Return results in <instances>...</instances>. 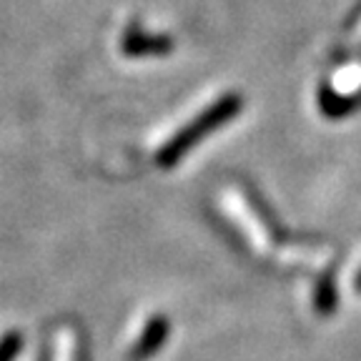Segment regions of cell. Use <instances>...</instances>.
Instances as JSON below:
<instances>
[{
	"instance_id": "cell-3",
	"label": "cell",
	"mask_w": 361,
	"mask_h": 361,
	"mask_svg": "<svg viewBox=\"0 0 361 361\" xmlns=\"http://www.w3.org/2000/svg\"><path fill=\"white\" fill-rule=\"evenodd\" d=\"M166 334H169V319L166 316H153L151 324L146 326L143 336L138 338V344L133 349V359H141V356H148L164 344Z\"/></svg>"
},
{
	"instance_id": "cell-4",
	"label": "cell",
	"mask_w": 361,
	"mask_h": 361,
	"mask_svg": "<svg viewBox=\"0 0 361 361\" xmlns=\"http://www.w3.org/2000/svg\"><path fill=\"white\" fill-rule=\"evenodd\" d=\"M356 288L361 291V271H359V276H356Z\"/></svg>"
},
{
	"instance_id": "cell-2",
	"label": "cell",
	"mask_w": 361,
	"mask_h": 361,
	"mask_svg": "<svg viewBox=\"0 0 361 361\" xmlns=\"http://www.w3.org/2000/svg\"><path fill=\"white\" fill-rule=\"evenodd\" d=\"M173 51V40L171 35H156V33H146L141 28H130L123 35V53L130 58L138 56H166V53Z\"/></svg>"
},
{
	"instance_id": "cell-1",
	"label": "cell",
	"mask_w": 361,
	"mask_h": 361,
	"mask_svg": "<svg viewBox=\"0 0 361 361\" xmlns=\"http://www.w3.org/2000/svg\"><path fill=\"white\" fill-rule=\"evenodd\" d=\"M241 108H243V98L236 96V93H226V96L216 98L206 111L198 113L191 123L183 126V128L171 135L169 143L156 153V164L161 166V169H173L193 146H198L206 135H211L214 130H219L221 126L228 123Z\"/></svg>"
}]
</instances>
